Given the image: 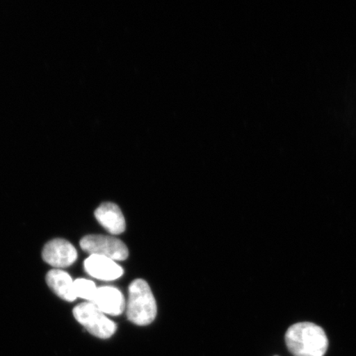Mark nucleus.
<instances>
[{
  "label": "nucleus",
  "instance_id": "obj_1",
  "mask_svg": "<svg viewBox=\"0 0 356 356\" xmlns=\"http://www.w3.org/2000/svg\"><path fill=\"white\" fill-rule=\"evenodd\" d=\"M289 353L295 356H323L328 349V339L323 329L313 323L292 325L286 333Z\"/></svg>",
  "mask_w": 356,
  "mask_h": 356
},
{
  "label": "nucleus",
  "instance_id": "obj_2",
  "mask_svg": "<svg viewBox=\"0 0 356 356\" xmlns=\"http://www.w3.org/2000/svg\"><path fill=\"white\" fill-rule=\"evenodd\" d=\"M127 314L128 319L139 326L149 325L156 318L157 305L153 293L145 280H134L129 287Z\"/></svg>",
  "mask_w": 356,
  "mask_h": 356
},
{
  "label": "nucleus",
  "instance_id": "obj_3",
  "mask_svg": "<svg viewBox=\"0 0 356 356\" xmlns=\"http://www.w3.org/2000/svg\"><path fill=\"white\" fill-rule=\"evenodd\" d=\"M73 314L74 318L88 332L101 339H108L117 331V325L92 302H87L79 305L75 307Z\"/></svg>",
  "mask_w": 356,
  "mask_h": 356
},
{
  "label": "nucleus",
  "instance_id": "obj_4",
  "mask_svg": "<svg viewBox=\"0 0 356 356\" xmlns=\"http://www.w3.org/2000/svg\"><path fill=\"white\" fill-rule=\"evenodd\" d=\"M80 246L90 255L108 257L115 261L126 260L129 255L126 244L111 236H86L80 241Z\"/></svg>",
  "mask_w": 356,
  "mask_h": 356
},
{
  "label": "nucleus",
  "instance_id": "obj_5",
  "mask_svg": "<svg viewBox=\"0 0 356 356\" xmlns=\"http://www.w3.org/2000/svg\"><path fill=\"white\" fill-rule=\"evenodd\" d=\"M78 253L76 249L65 239L56 238L44 245L43 260L56 269L65 268L74 264Z\"/></svg>",
  "mask_w": 356,
  "mask_h": 356
},
{
  "label": "nucleus",
  "instance_id": "obj_6",
  "mask_svg": "<svg viewBox=\"0 0 356 356\" xmlns=\"http://www.w3.org/2000/svg\"><path fill=\"white\" fill-rule=\"evenodd\" d=\"M84 269L90 277L111 282L122 277L124 270L117 262L108 257L90 255L84 261Z\"/></svg>",
  "mask_w": 356,
  "mask_h": 356
},
{
  "label": "nucleus",
  "instance_id": "obj_7",
  "mask_svg": "<svg viewBox=\"0 0 356 356\" xmlns=\"http://www.w3.org/2000/svg\"><path fill=\"white\" fill-rule=\"evenodd\" d=\"M92 304L106 315L118 316L126 309V301L122 293L118 289L111 286L97 288Z\"/></svg>",
  "mask_w": 356,
  "mask_h": 356
},
{
  "label": "nucleus",
  "instance_id": "obj_8",
  "mask_svg": "<svg viewBox=\"0 0 356 356\" xmlns=\"http://www.w3.org/2000/svg\"><path fill=\"white\" fill-rule=\"evenodd\" d=\"M95 217L101 225L111 234H121L126 229V220L123 213L115 204H102L95 211Z\"/></svg>",
  "mask_w": 356,
  "mask_h": 356
},
{
  "label": "nucleus",
  "instance_id": "obj_9",
  "mask_svg": "<svg viewBox=\"0 0 356 356\" xmlns=\"http://www.w3.org/2000/svg\"><path fill=\"white\" fill-rule=\"evenodd\" d=\"M47 282L48 286L60 299L68 302H73L77 299L73 280L65 271L60 269L49 271L47 275Z\"/></svg>",
  "mask_w": 356,
  "mask_h": 356
},
{
  "label": "nucleus",
  "instance_id": "obj_10",
  "mask_svg": "<svg viewBox=\"0 0 356 356\" xmlns=\"http://www.w3.org/2000/svg\"><path fill=\"white\" fill-rule=\"evenodd\" d=\"M75 295L77 298L92 302L96 296L97 288L95 282L86 279H78L74 282Z\"/></svg>",
  "mask_w": 356,
  "mask_h": 356
}]
</instances>
